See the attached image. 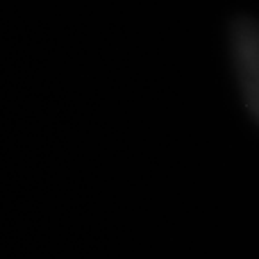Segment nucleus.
<instances>
[{"instance_id":"1","label":"nucleus","mask_w":259,"mask_h":259,"mask_svg":"<svg viewBox=\"0 0 259 259\" xmlns=\"http://www.w3.org/2000/svg\"><path fill=\"white\" fill-rule=\"evenodd\" d=\"M230 50L241 98L248 112L259 121V23L239 18L230 32Z\"/></svg>"}]
</instances>
